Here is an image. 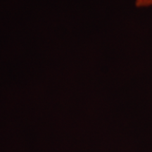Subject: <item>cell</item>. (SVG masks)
<instances>
[{
    "label": "cell",
    "mask_w": 152,
    "mask_h": 152,
    "mask_svg": "<svg viewBox=\"0 0 152 152\" xmlns=\"http://www.w3.org/2000/svg\"><path fill=\"white\" fill-rule=\"evenodd\" d=\"M134 5L138 9H147L152 7V0H135Z\"/></svg>",
    "instance_id": "cell-1"
}]
</instances>
